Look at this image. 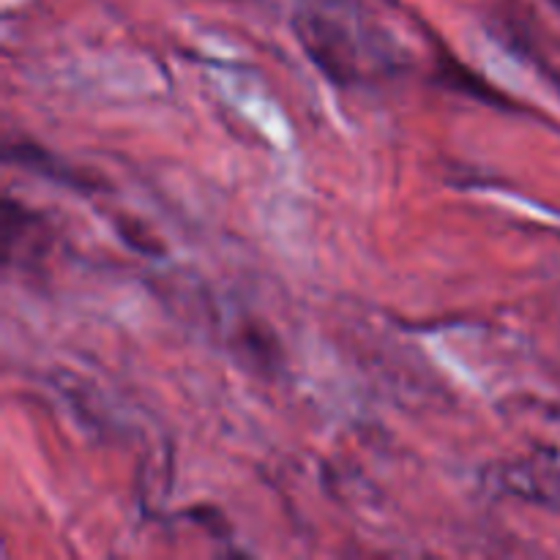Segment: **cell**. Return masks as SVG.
Segmentation results:
<instances>
[{
	"label": "cell",
	"mask_w": 560,
	"mask_h": 560,
	"mask_svg": "<svg viewBox=\"0 0 560 560\" xmlns=\"http://www.w3.org/2000/svg\"><path fill=\"white\" fill-rule=\"evenodd\" d=\"M301 42H304L312 60H315L334 82H348L350 77H353V52L345 47L342 33H339L331 22L306 20V27L301 31Z\"/></svg>",
	"instance_id": "obj_1"
},
{
	"label": "cell",
	"mask_w": 560,
	"mask_h": 560,
	"mask_svg": "<svg viewBox=\"0 0 560 560\" xmlns=\"http://www.w3.org/2000/svg\"><path fill=\"white\" fill-rule=\"evenodd\" d=\"M9 159L20 162L22 167L38 170V173L47 175V178L63 180V184H71V186H88V189H93V184L88 175H80L74 167H69V164H63L60 159H55L52 153L42 151V148L33 145V142H14V145H9Z\"/></svg>",
	"instance_id": "obj_2"
},
{
	"label": "cell",
	"mask_w": 560,
	"mask_h": 560,
	"mask_svg": "<svg viewBox=\"0 0 560 560\" xmlns=\"http://www.w3.org/2000/svg\"><path fill=\"white\" fill-rule=\"evenodd\" d=\"M438 80H441L443 85L452 88V91L468 93V96L481 98V102L509 104V98L503 96V93H498L490 82H485V77L474 74V71L465 69L463 63H457V60L452 58L441 60V74H438Z\"/></svg>",
	"instance_id": "obj_3"
},
{
	"label": "cell",
	"mask_w": 560,
	"mask_h": 560,
	"mask_svg": "<svg viewBox=\"0 0 560 560\" xmlns=\"http://www.w3.org/2000/svg\"><path fill=\"white\" fill-rule=\"evenodd\" d=\"M115 224H118V233L124 235V238L129 241L137 252H145V255H156V257L164 255V246L159 244L156 235H153L151 230L142 228L137 219H118Z\"/></svg>",
	"instance_id": "obj_4"
}]
</instances>
